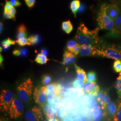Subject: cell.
Segmentation results:
<instances>
[{
  "instance_id": "ee69618b",
  "label": "cell",
  "mask_w": 121,
  "mask_h": 121,
  "mask_svg": "<svg viewBox=\"0 0 121 121\" xmlns=\"http://www.w3.org/2000/svg\"><path fill=\"white\" fill-rule=\"evenodd\" d=\"M85 9V6L84 4H81L78 10V13H81L84 11Z\"/></svg>"
},
{
  "instance_id": "60d3db41",
  "label": "cell",
  "mask_w": 121,
  "mask_h": 121,
  "mask_svg": "<svg viewBox=\"0 0 121 121\" xmlns=\"http://www.w3.org/2000/svg\"><path fill=\"white\" fill-rule=\"evenodd\" d=\"M112 3L117 5L121 12V0H112Z\"/></svg>"
},
{
  "instance_id": "f1b7e54d",
  "label": "cell",
  "mask_w": 121,
  "mask_h": 121,
  "mask_svg": "<svg viewBox=\"0 0 121 121\" xmlns=\"http://www.w3.org/2000/svg\"><path fill=\"white\" fill-rule=\"evenodd\" d=\"M79 43H78V42L76 40L73 39L70 40L67 42L66 44V48L68 51H70L72 49H73Z\"/></svg>"
},
{
  "instance_id": "7dc6e473",
  "label": "cell",
  "mask_w": 121,
  "mask_h": 121,
  "mask_svg": "<svg viewBox=\"0 0 121 121\" xmlns=\"http://www.w3.org/2000/svg\"><path fill=\"white\" fill-rule=\"evenodd\" d=\"M0 121H10L8 118H5L4 117H2L0 118Z\"/></svg>"
},
{
  "instance_id": "83f0119b",
  "label": "cell",
  "mask_w": 121,
  "mask_h": 121,
  "mask_svg": "<svg viewBox=\"0 0 121 121\" xmlns=\"http://www.w3.org/2000/svg\"><path fill=\"white\" fill-rule=\"evenodd\" d=\"M87 82H95L96 80V75L94 71H90L86 75Z\"/></svg>"
},
{
  "instance_id": "4fadbf2b",
  "label": "cell",
  "mask_w": 121,
  "mask_h": 121,
  "mask_svg": "<svg viewBox=\"0 0 121 121\" xmlns=\"http://www.w3.org/2000/svg\"><path fill=\"white\" fill-rule=\"evenodd\" d=\"M108 35L113 37H120L121 36V12L118 17L114 22V26L110 30Z\"/></svg>"
},
{
  "instance_id": "681fc988",
  "label": "cell",
  "mask_w": 121,
  "mask_h": 121,
  "mask_svg": "<svg viewBox=\"0 0 121 121\" xmlns=\"http://www.w3.org/2000/svg\"><path fill=\"white\" fill-rule=\"evenodd\" d=\"M2 30H3V24L2 22H0V33L2 32Z\"/></svg>"
},
{
  "instance_id": "d6a6232c",
  "label": "cell",
  "mask_w": 121,
  "mask_h": 121,
  "mask_svg": "<svg viewBox=\"0 0 121 121\" xmlns=\"http://www.w3.org/2000/svg\"><path fill=\"white\" fill-rule=\"evenodd\" d=\"M81 48V45L79 44L77 46H76L73 49H72L69 52L72 53L75 56H77L79 53H80Z\"/></svg>"
},
{
  "instance_id": "ffe728a7",
  "label": "cell",
  "mask_w": 121,
  "mask_h": 121,
  "mask_svg": "<svg viewBox=\"0 0 121 121\" xmlns=\"http://www.w3.org/2000/svg\"><path fill=\"white\" fill-rule=\"evenodd\" d=\"M41 37L39 34L31 35L28 38V45L35 46L41 43Z\"/></svg>"
},
{
  "instance_id": "3957f363",
  "label": "cell",
  "mask_w": 121,
  "mask_h": 121,
  "mask_svg": "<svg viewBox=\"0 0 121 121\" xmlns=\"http://www.w3.org/2000/svg\"><path fill=\"white\" fill-rule=\"evenodd\" d=\"M33 88V82L30 78L25 80L17 86V94L19 99L23 103H27L31 99Z\"/></svg>"
},
{
  "instance_id": "8fae6325",
  "label": "cell",
  "mask_w": 121,
  "mask_h": 121,
  "mask_svg": "<svg viewBox=\"0 0 121 121\" xmlns=\"http://www.w3.org/2000/svg\"><path fill=\"white\" fill-rule=\"evenodd\" d=\"M82 88L86 93L95 97L100 91L99 86L96 82H85Z\"/></svg>"
},
{
  "instance_id": "8992f818",
  "label": "cell",
  "mask_w": 121,
  "mask_h": 121,
  "mask_svg": "<svg viewBox=\"0 0 121 121\" xmlns=\"http://www.w3.org/2000/svg\"><path fill=\"white\" fill-rule=\"evenodd\" d=\"M33 97L35 102L43 108L47 101V91L46 86L35 88L33 92Z\"/></svg>"
},
{
  "instance_id": "e0dca14e",
  "label": "cell",
  "mask_w": 121,
  "mask_h": 121,
  "mask_svg": "<svg viewBox=\"0 0 121 121\" xmlns=\"http://www.w3.org/2000/svg\"><path fill=\"white\" fill-rule=\"evenodd\" d=\"M47 95L53 97L58 96L59 94V87L55 83H51L46 86Z\"/></svg>"
},
{
  "instance_id": "d4e9b609",
  "label": "cell",
  "mask_w": 121,
  "mask_h": 121,
  "mask_svg": "<svg viewBox=\"0 0 121 121\" xmlns=\"http://www.w3.org/2000/svg\"><path fill=\"white\" fill-rule=\"evenodd\" d=\"M49 60L47 56L39 53L37 55L35 58V61L38 64L40 65H43L46 64Z\"/></svg>"
},
{
  "instance_id": "cb8c5ba5",
  "label": "cell",
  "mask_w": 121,
  "mask_h": 121,
  "mask_svg": "<svg viewBox=\"0 0 121 121\" xmlns=\"http://www.w3.org/2000/svg\"><path fill=\"white\" fill-rule=\"evenodd\" d=\"M80 6V2L78 0H73L70 3V9L75 17H76V13L78 12Z\"/></svg>"
},
{
  "instance_id": "f6af8a7d",
  "label": "cell",
  "mask_w": 121,
  "mask_h": 121,
  "mask_svg": "<svg viewBox=\"0 0 121 121\" xmlns=\"http://www.w3.org/2000/svg\"><path fill=\"white\" fill-rule=\"evenodd\" d=\"M40 54H43L46 56H47L48 55V51L46 48H43L40 50Z\"/></svg>"
},
{
  "instance_id": "ac0fdd59",
  "label": "cell",
  "mask_w": 121,
  "mask_h": 121,
  "mask_svg": "<svg viewBox=\"0 0 121 121\" xmlns=\"http://www.w3.org/2000/svg\"><path fill=\"white\" fill-rule=\"evenodd\" d=\"M74 67L77 73V78L84 83L87 82L86 75L85 71L76 64L74 65Z\"/></svg>"
},
{
  "instance_id": "1f68e13d",
  "label": "cell",
  "mask_w": 121,
  "mask_h": 121,
  "mask_svg": "<svg viewBox=\"0 0 121 121\" xmlns=\"http://www.w3.org/2000/svg\"><path fill=\"white\" fill-rule=\"evenodd\" d=\"M85 83L78 80L77 78L75 79L73 81V82L72 83L73 86V87L75 88H80L82 87V86H83L84 84Z\"/></svg>"
},
{
  "instance_id": "ab89813d",
  "label": "cell",
  "mask_w": 121,
  "mask_h": 121,
  "mask_svg": "<svg viewBox=\"0 0 121 121\" xmlns=\"http://www.w3.org/2000/svg\"><path fill=\"white\" fill-rule=\"evenodd\" d=\"M28 54V50L26 48H23L21 49V55L20 57L23 58L27 56Z\"/></svg>"
},
{
  "instance_id": "74e56055",
  "label": "cell",
  "mask_w": 121,
  "mask_h": 121,
  "mask_svg": "<svg viewBox=\"0 0 121 121\" xmlns=\"http://www.w3.org/2000/svg\"><path fill=\"white\" fill-rule=\"evenodd\" d=\"M12 5L9 3V2L8 1H6V3L4 5V12H9L10 9L12 7Z\"/></svg>"
},
{
  "instance_id": "836d02e7",
  "label": "cell",
  "mask_w": 121,
  "mask_h": 121,
  "mask_svg": "<svg viewBox=\"0 0 121 121\" xmlns=\"http://www.w3.org/2000/svg\"><path fill=\"white\" fill-rule=\"evenodd\" d=\"M51 77L48 75H44L42 77V83L44 85L47 84L51 81Z\"/></svg>"
},
{
  "instance_id": "484cf974",
  "label": "cell",
  "mask_w": 121,
  "mask_h": 121,
  "mask_svg": "<svg viewBox=\"0 0 121 121\" xmlns=\"http://www.w3.org/2000/svg\"><path fill=\"white\" fill-rule=\"evenodd\" d=\"M112 121H121V99L117 105V110L112 118Z\"/></svg>"
},
{
  "instance_id": "6da1fadb",
  "label": "cell",
  "mask_w": 121,
  "mask_h": 121,
  "mask_svg": "<svg viewBox=\"0 0 121 121\" xmlns=\"http://www.w3.org/2000/svg\"><path fill=\"white\" fill-rule=\"evenodd\" d=\"M99 29V27H97L95 29L90 30L84 24L81 23L78 27L75 39L81 45L87 44H98L100 43L98 36Z\"/></svg>"
},
{
  "instance_id": "603a6c76",
  "label": "cell",
  "mask_w": 121,
  "mask_h": 121,
  "mask_svg": "<svg viewBox=\"0 0 121 121\" xmlns=\"http://www.w3.org/2000/svg\"><path fill=\"white\" fill-rule=\"evenodd\" d=\"M62 28L67 34H69L73 29V26L69 20L64 21L62 23Z\"/></svg>"
},
{
  "instance_id": "f907efd6",
  "label": "cell",
  "mask_w": 121,
  "mask_h": 121,
  "mask_svg": "<svg viewBox=\"0 0 121 121\" xmlns=\"http://www.w3.org/2000/svg\"><path fill=\"white\" fill-rule=\"evenodd\" d=\"M47 121H60L58 118H56V119H49V120H48Z\"/></svg>"
},
{
  "instance_id": "c3c4849f",
  "label": "cell",
  "mask_w": 121,
  "mask_h": 121,
  "mask_svg": "<svg viewBox=\"0 0 121 121\" xmlns=\"http://www.w3.org/2000/svg\"><path fill=\"white\" fill-rule=\"evenodd\" d=\"M0 65H2V63L3 61V56H2L1 54H0Z\"/></svg>"
},
{
  "instance_id": "d6986e66",
  "label": "cell",
  "mask_w": 121,
  "mask_h": 121,
  "mask_svg": "<svg viewBox=\"0 0 121 121\" xmlns=\"http://www.w3.org/2000/svg\"><path fill=\"white\" fill-rule=\"evenodd\" d=\"M117 105L115 102L111 101L108 103L105 109H106V113L109 117L112 118L113 116L115 115L117 110Z\"/></svg>"
},
{
  "instance_id": "e575fe53",
  "label": "cell",
  "mask_w": 121,
  "mask_h": 121,
  "mask_svg": "<svg viewBox=\"0 0 121 121\" xmlns=\"http://www.w3.org/2000/svg\"><path fill=\"white\" fill-rule=\"evenodd\" d=\"M72 119L73 121H87L86 117L80 115H75L72 117Z\"/></svg>"
},
{
  "instance_id": "5bb4252c",
  "label": "cell",
  "mask_w": 121,
  "mask_h": 121,
  "mask_svg": "<svg viewBox=\"0 0 121 121\" xmlns=\"http://www.w3.org/2000/svg\"><path fill=\"white\" fill-rule=\"evenodd\" d=\"M101 106L96 105L91 109V118L93 121H101L104 117V112Z\"/></svg>"
},
{
  "instance_id": "b9f144b4",
  "label": "cell",
  "mask_w": 121,
  "mask_h": 121,
  "mask_svg": "<svg viewBox=\"0 0 121 121\" xmlns=\"http://www.w3.org/2000/svg\"><path fill=\"white\" fill-rule=\"evenodd\" d=\"M61 121H73L72 117L69 115H66L65 117H62Z\"/></svg>"
},
{
  "instance_id": "9a60e30c",
  "label": "cell",
  "mask_w": 121,
  "mask_h": 121,
  "mask_svg": "<svg viewBox=\"0 0 121 121\" xmlns=\"http://www.w3.org/2000/svg\"><path fill=\"white\" fill-rule=\"evenodd\" d=\"M42 108L44 115L47 120L57 118V116L54 109L48 104H46Z\"/></svg>"
},
{
  "instance_id": "f35d334b",
  "label": "cell",
  "mask_w": 121,
  "mask_h": 121,
  "mask_svg": "<svg viewBox=\"0 0 121 121\" xmlns=\"http://www.w3.org/2000/svg\"><path fill=\"white\" fill-rule=\"evenodd\" d=\"M28 7L31 8L35 4V0H24Z\"/></svg>"
},
{
  "instance_id": "7bdbcfd3",
  "label": "cell",
  "mask_w": 121,
  "mask_h": 121,
  "mask_svg": "<svg viewBox=\"0 0 121 121\" xmlns=\"http://www.w3.org/2000/svg\"><path fill=\"white\" fill-rule=\"evenodd\" d=\"M13 55L15 56H20L21 55V49H14L13 52Z\"/></svg>"
},
{
  "instance_id": "4dcf8cb0",
  "label": "cell",
  "mask_w": 121,
  "mask_h": 121,
  "mask_svg": "<svg viewBox=\"0 0 121 121\" xmlns=\"http://www.w3.org/2000/svg\"><path fill=\"white\" fill-rule=\"evenodd\" d=\"M16 43L20 46H24L28 44V38L26 37H23L17 39L16 40Z\"/></svg>"
},
{
  "instance_id": "30bf717a",
  "label": "cell",
  "mask_w": 121,
  "mask_h": 121,
  "mask_svg": "<svg viewBox=\"0 0 121 121\" xmlns=\"http://www.w3.org/2000/svg\"><path fill=\"white\" fill-rule=\"evenodd\" d=\"M121 11L118 7L114 4H106L105 7V13L114 22L118 17Z\"/></svg>"
},
{
  "instance_id": "9c48e42d",
  "label": "cell",
  "mask_w": 121,
  "mask_h": 121,
  "mask_svg": "<svg viewBox=\"0 0 121 121\" xmlns=\"http://www.w3.org/2000/svg\"><path fill=\"white\" fill-rule=\"evenodd\" d=\"M98 44H87L81 45L80 55L82 56H99L100 46Z\"/></svg>"
},
{
  "instance_id": "8d00e7d4",
  "label": "cell",
  "mask_w": 121,
  "mask_h": 121,
  "mask_svg": "<svg viewBox=\"0 0 121 121\" xmlns=\"http://www.w3.org/2000/svg\"><path fill=\"white\" fill-rule=\"evenodd\" d=\"M3 16L5 18L7 19H14L15 18V16L12 15L9 12H4L3 13Z\"/></svg>"
},
{
  "instance_id": "ba28073f",
  "label": "cell",
  "mask_w": 121,
  "mask_h": 121,
  "mask_svg": "<svg viewBox=\"0 0 121 121\" xmlns=\"http://www.w3.org/2000/svg\"><path fill=\"white\" fill-rule=\"evenodd\" d=\"M24 117L27 121H41L43 120V115L41 107L34 106L30 110L26 111Z\"/></svg>"
},
{
  "instance_id": "bcb514c9",
  "label": "cell",
  "mask_w": 121,
  "mask_h": 121,
  "mask_svg": "<svg viewBox=\"0 0 121 121\" xmlns=\"http://www.w3.org/2000/svg\"><path fill=\"white\" fill-rule=\"evenodd\" d=\"M9 12L11 13L13 15L15 16L16 13V9H15L14 7L12 6L11 8L10 9V10L9 11Z\"/></svg>"
},
{
  "instance_id": "52a82bcc",
  "label": "cell",
  "mask_w": 121,
  "mask_h": 121,
  "mask_svg": "<svg viewBox=\"0 0 121 121\" xmlns=\"http://www.w3.org/2000/svg\"><path fill=\"white\" fill-rule=\"evenodd\" d=\"M24 110V105L20 99L14 98L9 109V114L11 119H16L21 116Z\"/></svg>"
},
{
  "instance_id": "4316f807",
  "label": "cell",
  "mask_w": 121,
  "mask_h": 121,
  "mask_svg": "<svg viewBox=\"0 0 121 121\" xmlns=\"http://www.w3.org/2000/svg\"><path fill=\"white\" fill-rule=\"evenodd\" d=\"M114 86L117 91V95L121 99V72L119 73L118 77L117 78Z\"/></svg>"
},
{
  "instance_id": "d590c367",
  "label": "cell",
  "mask_w": 121,
  "mask_h": 121,
  "mask_svg": "<svg viewBox=\"0 0 121 121\" xmlns=\"http://www.w3.org/2000/svg\"><path fill=\"white\" fill-rule=\"evenodd\" d=\"M9 3L13 7H18L21 5V2L18 0H10Z\"/></svg>"
},
{
  "instance_id": "5b68a950",
  "label": "cell",
  "mask_w": 121,
  "mask_h": 121,
  "mask_svg": "<svg viewBox=\"0 0 121 121\" xmlns=\"http://www.w3.org/2000/svg\"><path fill=\"white\" fill-rule=\"evenodd\" d=\"M14 98V94L12 91L8 89L1 91L0 96V111L2 112L9 111Z\"/></svg>"
},
{
  "instance_id": "7c38bea8",
  "label": "cell",
  "mask_w": 121,
  "mask_h": 121,
  "mask_svg": "<svg viewBox=\"0 0 121 121\" xmlns=\"http://www.w3.org/2000/svg\"><path fill=\"white\" fill-rule=\"evenodd\" d=\"M95 98L103 110L105 109L107 105L111 102V99L108 93L103 90L100 91Z\"/></svg>"
},
{
  "instance_id": "2e32d148",
  "label": "cell",
  "mask_w": 121,
  "mask_h": 121,
  "mask_svg": "<svg viewBox=\"0 0 121 121\" xmlns=\"http://www.w3.org/2000/svg\"><path fill=\"white\" fill-rule=\"evenodd\" d=\"M76 61V56L68 51H65L63 54V64L70 65L73 64Z\"/></svg>"
},
{
  "instance_id": "44dd1931",
  "label": "cell",
  "mask_w": 121,
  "mask_h": 121,
  "mask_svg": "<svg viewBox=\"0 0 121 121\" xmlns=\"http://www.w3.org/2000/svg\"><path fill=\"white\" fill-rule=\"evenodd\" d=\"M27 36V30L26 26L24 24H21L17 27V30L16 38L17 39L23 37H26Z\"/></svg>"
},
{
  "instance_id": "277c9868",
  "label": "cell",
  "mask_w": 121,
  "mask_h": 121,
  "mask_svg": "<svg viewBox=\"0 0 121 121\" xmlns=\"http://www.w3.org/2000/svg\"><path fill=\"white\" fill-rule=\"evenodd\" d=\"M106 4L104 3L101 5L97 15V22L98 27L101 29L111 30L114 26V21L105 13Z\"/></svg>"
},
{
  "instance_id": "f546056e",
  "label": "cell",
  "mask_w": 121,
  "mask_h": 121,
  "mask_svg": "<svg viewBox=\"0 0 121 121\" xmlns=\"http://www.w3.org/2000/svg\"><path fill=\"white\" fill-rule=\"evenodd\" d=\"M113 68L114 70L118 73H120L121 72V60H115L113 65Z\"/></svg>"
},
{
  "instance_id": "7a4b0ae2",
  "label": "cell",
  "mask_w": 121,
  "mask_h": 121,
  "mask_svg": "<svg viewBox=\"0 0 121 121\" xmlns=\"http://www.w3.org/2000/svg\"><path fill=\"white\" fill-rule=\"evenodd\" d=\"M99 56L121 60V46L115 44H103L100 46Z\"/></svg>"
},
{
  "instance_id": "7402d4cb",
  "label": "cell",
  "mask_w": 121,
  "mask_h": 121,
  "mask_svg": "<svg viewBox=\"0 0 121 121\" xmlns=\"http://www.w3.org/2000/svg\"><path fill=\"white\" fill-rule=\"evenodd\" d=\"M16 43V41L13 40L12 39L8 38L7 39L3 40L1 42V47L2 49L4 51H6L9 50V48H10L11 45H14Z\"/></svg>"
}]
</instances>
